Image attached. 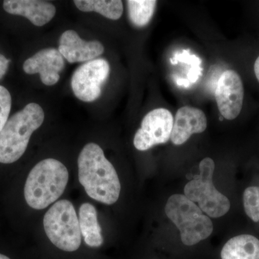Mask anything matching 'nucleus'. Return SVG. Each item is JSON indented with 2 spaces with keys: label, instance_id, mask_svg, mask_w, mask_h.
Instances as JSON below:
<instances>
[{
  "label": "nucleus",
  "instance_id": "obj_19",
  "mask_svg": "<svg viewBox=\"0 0 259 259\" xmlns=\"http://www.w3.org/2000/svg\"><path fill=\"white\" fill-rule=\"evenodd\" d=\"M11 105L12 98L9 91L0 85V132L9 120Z\"/></svg>",
  "mask_w": 259,
  "mask_h": 259
},
{
  "label": "nucleus",
  "instance_id": "obj_3",
  "mask_svg": "<svg viewBox=\"0 0 259 259\" xmlns=\"http://www.w3.org/2000/svg\"><path fill=\"white\" fill-rule=\"evenodd\" d=\"M44 118L42 107L33 102L10 117L0 132V163H13L21 158Z\"/></svg>",
  "mask_w": 259,
  "mask_h": 259
},
{
  "label": "nucleus",
  "instance_id": "obj_21",
  "mask_svg": "<svg viewBox=\"0 0 259 259\" xmlns=\"http://www.w3.org/2000/svg\"><path fill=\"white\" fill-rule=\"evenodd\" d=\"M201 71L202 69L199 67V66H193L188 74V81L192 83L195 82L198 79L199 75L201 74Z\"/></svg>",
  "mask_w": 259,
  "mask_h": 259
},
{
  "label": "nucleus",
  "instance_id": "obj_4",
  "mask_svg": "<svg viewBox=\"0 0 259 259\" xmlns=\"http://www.w3.org/2000/svg\"><path fill=\"white\" fill-rule=\"evenodd\" d=\"M165 213L180 231L181 239L186 245L197 244L212 234L210 218L185 194L171 196L165 206Z\"/></svg>",
  "mask_w": 259,
  "mask_h": 259
},
{
  "label": "nucleus",
  "instance_id": "obj_5",
  "mask_svg": "<svg viewBox=\"0 0 259 259\" xmlns=\"http://www.w3.org/2000/svg\"><path fill=\"white\" fill-rule=\"evenodd\" d=\"M47 236L54 245L64 251L73 252L81 243L79 218L69 200L57 201L44 218Z\"/></svg>",
  "mask_w": 259,
  "mask_h": 259
},
{
  "label": "nucleus",
  "instance_id": "obj_10",
  "mask_svg": "<svg viewBox=\"0 0 259 259\" xmlns=\"http://www.w3.org/2000/svg\"><path fill=\"white\" fill-rule=\"evenodd\" d=\"M64 67V57L56 49H42L27 59L23 64L26 74H40L42 82L47 86H52L59 81V73Z\"/></svg>",
  "mask_w": 259,
  "mask_h": 259
},
{
  "label": "nucleus",
  "instance_id": "obj_15",
  "mask_svg": "<svg viewBox=\"0 0 259 259\" xmlns=\"http://www.w3.org/2000/svg\"><path fill=\"white\" fill-rule=\"evenodd\" d=\"M79 221L81 236L85 243L93 248L101 246L104 240L95 206L90 203L81 204L79 208Z\"/></svg>",
  "mask_w": 259,
  "mask_h": 259
},
{
  "label": "nucleus",
  "instance_id": "obj_2",
  "mask_svg": "<svg viewBox=\"0 0 259 259\" xmlns=\"http://www.w3.org/2000/svg\"><path fill=\"white\" fill-rule=\"evenodd\" d=\"M69 182V171L61 161L47 158L37 163L29 174L24 195L30 207L42 209L56 202Z\"/></svg>",
  "mask_w": 259,
  "mask_h": 259
},
{
  "label": "nucleus",
  "instance_id": "obj_8",
  "mask_svg": "<svg viewBox=\"0 0 259 259\" xmlns=\"http://www.w3.org/2000/svg\"><path fill=\"white\" fill-rule=\"evenodd\" d=\"M174 118L170 111L157 108L148 112L135 135L134 144L139 151H147L156 145L165 144L171 139Z\"/></svg>",
  "mask_w": 259,
  "mask_h": 259
},
{
  "label": "nucleus",
  "instance_id": "obj_14",
  "mask_svg": "<svg viewBox=\"0 0 259 259\" xmlns=\"http://www.w3.org/2000/svg\"><path fill=\"white\" fill-rule=\"evenodd\" d=\"M222 259H259V240L249 234L233 237L221 250Z\"/></svg>",
  "mask_w": 259,
  "mask_h": 259
},
{
  "label": "nucleus",
  "instance_id": "obj_1",
  "mask_svg": "<svg viewBox=\"0 0 259 259\" xmlns=\"http://www.w3.org/2000/svg\"><path fill=\"white\" fill-rule=\"evenodd\" d=\"M79 181L89 197L111 205L120 197L121 185L113 165L95 143L87 144L78 158Z\"/></svg>",
  "mask_w": 259,
  "mask_h": 259
},
{
  "label": "nucleus",
  "instance_id": "obj_17",
  "mask_svg": "<svg viewBox=\"0 0 259 259\" xmlns=\"http://www.w3.org/2000/svg\"><path fill=\"white\" fill-rule=\"evenodd\" d=\"M157 2L154 0H128L127 10L131 23L139 28L147 25L151 21Z\"/></svg>",
  "mask_w": 259,
  "mask_h": 259
},
{
  "label": "nucleus",
  "instance_id": "obj_11",
  "mask_svg": "<svg viewBox=\"0 0 259 259\" xmlns=\"http://www.w3.org/2000/svg\"><path fill=\"white\" fill-rule=\"evenodd\" d=\"M59 52L71 64L95 60L105 48L97 40L85 41L74 30H66L59 40Z\"/></svg>",
  "mask_w": 259,
  "mask_h": 259
},
{
  "label": "nucleus",
  "instance_id": "obj_22",
  "mask_svg": "<svg viewBox=\"0 0 259 259\" xmlns=\"http://www.w3.org/2000/svg\"><path fill=\"white\" fill-rule=\"evenodd\" d=\"M254 72L255 76H256V79L258 80L259 82V56L255 61Z\"/></svg>",
  "mask_w": 259,
  "mask_h": 259
},
{
  "label": "nucleus",
  "instance_id": "obj_7",
  "mask_svg": "<svg viewBox=\"0 0 259 259\" xmlns=\"http://www.w3.org/2000/svg\"><path fill=\"white\" fill-rule=\"evenodd\" d=\"M110 64L105 59L90 61L79 66L71 78V88L75 96L83 102L97 100L102 93V87L110 75Z\"/></svg>",
  "mask_w": 259,
  "mask_h": 259
},
{
  "label": "nucleus",
  "instance_id": "obj_12",
  "mask_svg": "<svg viewBox=\"0 0 259 259\" xmlns=\"http://www.w3.org/2000/svg\"><path fill=\"white\" fill-rule=\"evenodd\" d=\"M207 127V117L194 107H181L174 119L171 141L176 146L185 144L193 134H202Z\"/></svg>",
  "mask_w": 259,
  "mask_h": 259
},
{
  "label": "nucleus",
  "instance_id": "obj_23",
  "mask_svg": "<svg viewBox=\"0 0 259 259\" xmlns=\"http://www.w3.org/2000/svg\"><path fill=\"white\" fill-rule=\"evenodd\" d=\"M177 82H178V84L180 85H185L189 84V83H190V81H188V80L187 79H178V81H177Z\"/></svg>",
  "mask_w": 259,
  "mask_h": 259
},
{
  "label": "nucleus",
  "instance_id": "obj_20",
  "mask_svg": "<svg viewBox=\"0 0 259 259\" xmlns=\"http://www.w3.org/2000/svg\"><path fill=\"white\" fill-rule=\"evenodd\" d=\"M10 61L9 59H6L5 56L0 54V79L6 74Z\"/></svg>",
  "mask_w": 259,
  "mask_h": 259
},
{
  "label": "nucleus",
  "instance_id": "obj_9",
  "mask_svg": "<svg viewBox=\"0 0 259 259\" xmlns=\"http://www.w3.org/2000/svg\"><path fill=\"white\" fill-rule=\"evenodd\" d=\"M244 89L241 76L233 70L224 71L218 81L215 100L221 115L228 120H234L241 113Z\"/></svg>",
  "mask_w": 259,
  "mask_h": 259
},
{
  "label": "nucleus",
  "instance_id": "obj_6",
  "mask_svg": "<svg viewBox=\"0 0 259 259\" xmlns=\"http://www.w3.org/2000/svg\"><path fill=\"white\" fill-rule=\"evenodd\" d=\"M199 171L198 176L185 185V196L194 203L197 202L208 217H222L231 208V202L213 184L214 162L212 158H204L199 163Z\"/></svg>",
  "mask_w": 259,
  "mask_h": 259
},
{
  "label": "nucleus",
  "instance_id": "obj_13",
  "mask_svg": "<svg viewBox=\"0 0 259 259\" xmlns=\"http://www.w3.org/2000/svg\"><path fill=\"white\" fill-rule=\"evenodd\" d=\"M3 8L10 14L28 18L36 26L49 23L56 12L55 6L51 3L36 0H6L3 3Z\"/></svg>",
  "mask_w": 259,
  "mask_h": 259
},
{
  "label": "nucleus",
  "instance_id": "obj_16",
  "mask_svg": "<svg viewBox=\"0 0 259 259\" xmlns=\"http://www.w3.org/2000/svg\"><path fill=\"white\" fill-rule=\"evenodd\" d=\"M74 4L82 12H96L110 20H118L123 13V5L119 0H76Z\"/></svg>",
  "mask_w": 259,
  "mask_h": 259
},
{
  "label": "nucleus",
  "instance_id": "obj_24",
  "mask_svg": "<svg viewBox=\"0 0 259 259\" xmlns=\"http://www.w3.org/2000/svg\"><path fill=\"white\" fill-rule=\"evenodd\" d=\"M0 259H10L9 257L7 256V255L2 254L0 253Z\"/></svg>",
  "mask_w": 259,
  "mask_h": 259
},
{
  "label": "nucleus",
  "instance_id": "obj_18",
  "mask_svg": "<svg viewBox=\"0 0 259 259\" xmlns=\"http://www.w3.org/2000/svg\"><path fill=\"white\" fill-rule=\"evenodd\" d=\"M245 212L253 222H259V187H248L243 197Z\"/></svg>",
  "mask_w": 259,
  "mask_h": 259
}]
</instances>
